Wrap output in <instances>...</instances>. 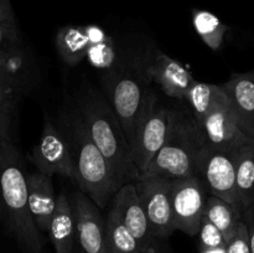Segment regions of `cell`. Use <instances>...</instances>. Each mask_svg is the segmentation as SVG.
<instances>
[{
  "label": "cell",
  "mask_w": 254,
  "mask_h": 253,
  "mask_svg": "<svg viewBox=\"0 0 254 253\" xmlns=\"http://www.w3.org/2000/svg\"><path fill=\"white\" fill-rule=\"evenodd\" d=\"M0 217L26 253H41L42 240L29 208L27 174L19 149L0 140Z\"/></svg>",
  "instance_id": "obj_1"
},
{
  "label": "cell",
  "mask_w": 254,
  "mask_h": 253,
  "mask_svg": "<svg viewBox=\"0 0 254 253\" xmlns=\"http://www.w3.org/2000/svg\"><path fill=\"white\" fill-rule=\"evenodd\" d=\"M59 126L69 141L77 186L99 208H104L122 188L111 164L91 138L76 106L62 112Z\"/></svg>",
  "instance_id": "obj_2"
},
{
  "label": "cell",
  "mask_w": 254,
  "mask_h": 253,
  "mask_svg": "<svg viewBox=\"0 0 254 253\" xmlns=\"http://www.w3.org/2000/svg\"><path fill=\"white\" fill-rule=\"evenodd\" d=\"M76 108L121 186L138 180L140 171L134 164L130 144L107 97L92 88H84L77 98Z\"/></svg>",
  "instance_id": "obj_3"
},
{
  "label": "cell",
  "mask_w": 254,
  "mask_h": 253,
  "mask_svg": "<svg viewBox=\"0 0 254 253\" xmlns=\"http://www.w3.org/2000/svg\"><path fill=\"white\" fill-rule=\"evenodd\" d=\"M206 148L207 143L195 118L179 112L168 140L140 176L171 180L201 176Z\"/></svg>",
  "instance_id": "obj_4"
},
{
  "label": "cell",
  "mask_w": 254,
  "mask_h": 253,
  "mask_svg": "<svg viewBox=\"0 0 254 253\" xmlns=\"http://www.w3.org/2000/svg\"><path fill=\"white\" fill-rule=\"evenodd\" d=\"M148 82L141 59L123 66L117 64L109 74L107 99L123 128L129 144L133 140L136 126L150 98L151 92L148 89Z\"/></svg>",
  "instance_id": "obj_5"
},
{
  "label": "cell",
  "mask_w": 254,
  "mask_h": 253,
  "mask_svg": "<svg viewBox=\"0 0 254 253\" xmlns=\"http://www.w3.org/2000/svg\"><path fill=\"white\" fill-rule=\"evenodd\" d=\"M178 114L179 112L175 109L159 104L158 98L153 93L150 94L130 143L134 164L140 175L166 143Z\"/></svg>",
  "instance_id": "obj_6"
},
{
  "label": "cell",
  "mask_w": 254,
  "mask_h": 253,
  "mask_svg": "<svg viewBox=\"0 0 254 253\" xmlns=\"http://www.w3.org/2000/svg\"><path fill=\"white\" fill-rule=\"evenodd\" d=\"M210 196L202 176L171 180V208L174 227L188 236H196Z\"/></svg>",
  "instance_id": "obj_7"
},
{
  "label": "cell",
  "mask_w": 254,
  "mask_h": 253,
  "mask_svg": "<svg viewBox=\"0 0 254 253\" xmlns=\"http://www.w3.org/2000/svg\"><path fill=\"white\" fill-rule=\"evenodd\" d=\"M37 171L46 175H60L76 183V168L66 134L50 118H45L39 141L29 155Z\"/></svg>",
  "instance_id": "obj_8"
},
{
  "label": "cell",
  "mask_w": 254,
  "mask_h": 253,
  "mask_svg": "<svg viewBox=\"0 0 254 253\" xmlns=\"http://www.w3.org/2000/svg\"><path fill=\"white\" fill-rule=\"evenodd\" d=\"M134 185L148 216L154 238H168L176 231L171 208V179L140 176L134 181Z\"/></svg>",
  "instance_id": "obj_9"
},
{
  "label": "cell",
  "mask_w": 254,
  "mask_h": 253,
  "mask_svg": "<svg viewBox=\"0 0 254 253\" xmlns=\"http://www.w3.org/2000/svg\"><path fill=\"white\" fill-rule=\"evenodd\" d=\"M73 211L76 240L83 253H111L106 217L86 193L78 191L69 198Z\"/></svg>",
  "instance_id": "obj_10"
},
{
  "label": "cell",
  "mask_w": 254,
  "mask_h": 253,
  "mask_svg": "<svg viewBox=\"0 0 254 253\" xmlns=\"http://www.w3.org/2000/svg\"><path fill=\"white\" fill-rule=\"evenodd\" d=\"M201 176L207 185L210 195L217 196L241 210L237 184V153H227L207 145L201 165Z\"/></svg>",
  "instance_id": "obj_11"
},
{
  "label": "cell",
  "mask_w": 254,
  "mask_h": 253,
  "mask_svg": "<svg viewBox=\"0 0 254 253\" xmlns=\"http://www.w3.org/2000/svg\"><path fill=\"white\" fill-rule=\"evenodd\" d=\"M196 123L202 130L206 143L210 148L235 154L243 146L254 143L238 126L231 108L230 99L216 107Z\"/></svg>",
  "instance_id": "obj_12"
},
{
  "label": "cell",
  "mask_w": 254,
  "mask_h": 253,
  "mask_svg": "<svg viewBox=\"0 0 254 253\" xmlns=\"http://www.w3.org/2000/svg\"><path fill=\"white\" fill-rule=\"evenodd\" d=\"M141 61L149 81L155 82L168 97L185 99L195 79L180 62L160 50H154L145 57H141Z\"/></svg>",
  "instance_id": "obj_13"
},
{
  "label": "cell",
  "mask_w": 254,
  "mask_h": 253,
  "mask_svg": "<svg viewBox=\"0 0 254 253\" xmlns=\"http://www.w3.org/2000/svg\"><path fill=\"white\" fill-rule=\"evenodd\" d=\"M111 207L118 213L122 222L134 236L141 252L153 247L154 236L134 183L126 184L117 191L112 198Z\"/></svg>",
  "instance_id": "obj_14"
},
{
  "label": "cell",
  "mask_w": 254,
  "mask_h": 253,
  "mask_svg": "<svg viewBox=\"0 0 254 253\" xmlns=\"http://www.w3.org/2000/svg\"><path fill=\"white\" fill-rule=\"evenodd\" d=\"M243 133L254 141V71L235 73L221 84Z\"/></svg>",
  "instance_id": "obj_15"
},
{
  "label": "cell",
  "mask_w": 254,
  "mask_h": 253,
  "mask_svg": "<svg viewBox=\"0 0 254 253\" xmlns=\"http://www.w3.org/2000/svg\"><path fill=\"white\" fill-rule=\"evenodd\" d=\"M27 191L30 213L35 225L40 232H49L50 223L57 205L52 176L40 171L27 174Z\"/></svg>",
  "instance_id": "obj_16"
},
{
  "label": "cell",
  "mask_w": 254,
  "mask_h": 253,
  "mask_svg": "<svg viewBox=\"0 0 254 253\" xmlns=\"http://www.w3.org/2000/svg\"><path fill=\"white\" fill-rule=\"evenodd\" d=\"M0 63L27 87L30 68L17 25L0 22Z\"/></svg>",
  "instance_id": "obj_17"
},
{
  "label": "cell",
  "mask_w": 254,
  "mask_h": 253,
  "mask_svg": "<svg viewBox=\"0 0 254 253\" xmlns=\"http://www.w3.org/2000/svg\"><path fill=\"white\" fill-rule=\"evenodd\" d=\"M25 86L0 63V140L12 141V122L19 97Z\"/></svg>",
  "instance_id": "obj_18"
},
{
  "label": "cell",
  "mask_w": 254,
  "mask_h": 253,
  "mask_svg": "<svg viewBox=\"0 0 254 253\" xmlns=\"http://www.w3.org/2000/svg\"><path fill=\"white\" fill-rule=\"evenodd\" d=\"M49 236L54 245L55 253H71L76 240V226L71 202L64 193L57 197L56 210L50 223Z\"/></svg>",
  "instance_id": "obj_19"
},
{
  "label": "cell",
  "mask_w": 254,
  "mask_h": 253,
  "mask_svg": "<svg viewBox=\"0 0 254 253\" xmlns=\"http://www.w3.org/2000/svg\"><path fill=\"white\" fill-rule=\"evenodd\" d=\"M56 46L62 61L74 66L87 59L92 42L86 26H64L57 34Z\"/></svg>",
  "instance_id": "obj_20"
},
{
  "label": "cell",
  "mask_w": 254,
  "mask_h": 253,
  "mask_svg": "<svg viewBox=\"0 0 254 253\" xmlns=\"http://www.w3.org/2000/svg\"><path fill=\"white\" fill-rule=\"evenodd\" d=\"M185 101L190 106L192 117L197 122L207 116L216 107L227 102L228 97L222 86L203 83L195 79L186 94Z\"/></svg>",
  "instance_id": "obj_21"
},
{
  "label": "cell",
  "mask_w": 254,
  "mask_h": 253,
  "mask_svg": "<svg viewBox=\"0 0 254 253\" xmlns=\"http://www.w3.org/2000/svg\"><path fill=\"white\" fill-rule=\"evenodd\" d=\"M203 216L223 233L226 242L233 237L240 223L243 221L242 211L215 195L208 196Z\"/></svg>",
  "instance_id": "obj_22"
},
{
  "label": "cell",
  "mask_w": 254,
  "mask_h": 253,
  "mask_svg": "<svg viewBox=\"0 0 254 253\" xmlns=\"http://www.w3.org/2000/svg\"><path fill=\"white\" fill-rule=\"evenodd\" d=\"M237 184L241 210H254V143L237 151Z\"/></svg>",
  "instance_id": "obj_23"
},
{
  "label": "cell",
  "mask_w": 254,
  "mask_h": 253,
  "mask_svg": "<svg viewBox=\"0 0 254 253\" xmlns=\"http://www.w3.org/2000/svg\"><path fill=\"white\" fill-rule=\"evenodd\" d=\"M192 22L198 36L211 50L217 51L221 49L228 31L227 25L206 10H193Z\"/></svg>",
  "instance_id": "obj_24"
},
{
  "label": "cell",
  "mask_w": 254,
  "mask_h": 253,
  "mask_svg": "<svg viewBox=\"0 0 254 253\" xmlns=\"http://www.w3.org/2000/svg\"><path fill=\"white\" fill-rule=\"evenodd\" d=\"M106 225L111 253H143L134 236L112 207L106 216Z\"/></svg>",
  "instance_id": "obj_25"
},
{
  "label": "cell",
  "mask_w": 254,
  "mask_h": 253,
  "mask_svg": "<svg viewBox=\"0 0 254 253\" xmlns=\"http://www.w3.org/2000/svg\"><path fill=\"white\" fill-rule=\"evenodd\" d=\"M87 59L92 66L112 71L117 66V52L112 40L108 37L104 41L92 45Z\"/></svg>",
  "instance_id": "obj_26"
},
{
  "label": "cell",
  "mask_w": 254,
  "mask_h": 253,
  "mask_svg": "<svg viewBox=\"0 0 254 253\" xmlns=\"http://www.w3.org/2000/svg\"><path fill=\"white\" fill-rule=\"evenodd\" d=\"M197 235L200 237L198 248L220 247V246H225L227 243L223 233L206 216H203L202 221H201V226Z\"/></svg>",
  "instance_id": "obj_27"
},
{
  "label": "cell",
  "mask_w": 254,
  "mask_h": 253,
  "mask_svg": "<svg viewBox=\"0 0 254 253\" xmlns=\"http://www.w3.org/2000/svg\"><path fill=\"white\" fill-rule=\"evenodd\" d=\"M226 247H227V253H252L250 233L245 221L240 223L233 237L227 241Z\"/></svg>",
  "instance_id": "obj_28"
},
{
  "label": "cell",
  "mask_w": 254,
  "mask_h": 253,
  "mask_svg": "<svg viewBox=\"0 0 254 253\" xmlns=\"http://www.w3.org/2000/svg\"><path fill=\"white\" fill-rule=\"evenodd\" d=\"M0 22L6 25H16L14 9L10 0H0Z\"/></svg>",
  "instance_id": "obj_29"
},
{
  "label": "cell",
  "mask_w": 254,
  "mask_h": 253,
  "mask_svg": "<svg viewBox=\"0 0 254 253\" xmlns=\"http://www.w3.org/2000/svg\"><path fill=\"white\" fill-rule=\"evenodd\" d=\"M243 221L246 222L248 227V233H250V241H251V248H252V253H254V210L246 211L242 213Z\"/></svg>",
  "instance_id": "obj_30"
},
{
  "label": "cell",
  "mask_w": 254,
  "mask_h": 253,
  "mask_svg": "<svg viewBox=\"0 0 254 253\" xmlns=\"http://www.w3.org/2000/svg\"><path fill=\"white\" fill-rule=\"evenodd\" d=\"M227 245V243H226ZM225 246H220V247L213 248H198L200 253H227V247Z\"/></svg>",
  "instance_id": "obj_31"
},
{
  "label": "cell",
  "mask_w": 254,
  "mask_h": 253,
  "mask_svg": "<svg viewBox=\"0 0 254 253\" xmlns=\"http://www.w3.org/2000/svg\"><path fill=\"white\" fill-rule=\"evenodd\" d=\"M143 253H156V251H155V248H154V247H150V248H148V250H146L145 252H143Z\"/></svg>",
  "instance_id": "obj_32"
}]
</instances>
